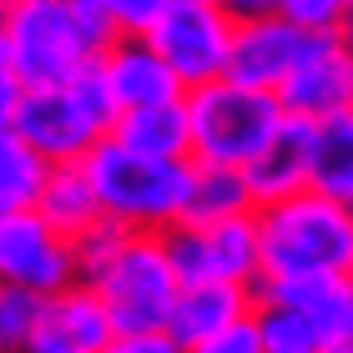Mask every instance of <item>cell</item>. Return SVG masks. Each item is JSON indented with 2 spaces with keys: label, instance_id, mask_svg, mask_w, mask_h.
I'll return each mask as SVG.
<instances>
[{
  "label": "cell",
  "instance_id": "7a4b0ae2",
  "mask_svg": "<svg viewBox=\"0 0 353 353\" xmlns=\"http://www.w3.org/2000/svg\"><path fill=\"white\" fill-rule=\"evenodd\" d=\"M81 283L101 298L111 313L117 339H137V333H167L176 298H182V272H176L167 237L152 232H126L117 222H101L81 243Z\"/></svg>",
  "mask_w": 353,
  "mask_h": 353
},
{
  "label": "cell",
  "instance_id": "484cf974",
  "mask_svg": "<svg viewBox=\"0 0 353 353\" xmlns=\"http://www.w3.org/2000/svg\"><path fill=\"white\" fill-rule=\"evenodd\" d=\"M106 353H187L172 333H137V339H117Z\"/></svg>",
  "mask_w": 353,
  "mask_h": 353
},
{
  "label": "cell",
  "instance_id": "cb8c5ba5",
  "mask_svg": "<svg viewBox=\"0 0 353 353\" xmlns=\"http://www.w3.org/2000/svg\"><path fill=\"white\" fill-rule=\"evenodd\" d=\"M192 353H268V348H263L258 318H243V323H232L228 333H217V339H207V343H197Z\"/></svg>",
  "mask_w": 353,
  "mask_h": 353
},
{
  "label": "cell",
  "instance_id": "ffe728a7",
  "mask_svg": "<svg viewBox=\"0 0 353 353\" xmlns=\"http://www.w3.org/2000/svg\"><path fill=\"white\" fill-rule=\"evenodd\" d=\"M313 192L353 202V111L313 126Z\"/></svg>",
  "mask_w": 353,
  "mask_h": 353
},
{
  "label": "cell",
  "instance_id": "3957f363",
  "mask_svg": "<svg viewBox=\"0 0 353 353\" xmlns=\"http://www.w3.org/2000/svg\"><path fill=\"white\" fill-rule=\"evenodd\" d=\"M263 283H353V207L323 192H298L258 212ZM258 283V288H263Z\"/></svg>",
  "mask_w": 353,
  "mask_h": 353
},
{
  "label": "cell",
  "instance_id": "d6986e66",
  "mask_svg": "<svg viewBox=\"0 0 353 353\" xmlns=\"http://www.w3.org/2000/svg\"><path fill=\"white\" fill-rule=\"evenodd\" d=\"M51 162L26 147L21 137L0 132V217H15V212H36L41 207V192L51 182Z\"/></svg>",
  "mask_w": 353,
  "mask_h": 353
},
{
  "label": "cell",
  "instance_id": "603a6c76",
  "mask_svg": "<svg viewBox=\"0 0 353 353\" xmlns=\"http://www.w3.org/2000/svg\"><path fill=\"white\" fill-rule=\"evenodd\" d=\"M278 15L308 36H339L348 26V0H278Z\"/></svg>",
  "mask_w": 353,
  "mask_h": 353
},
{
  "label": "cell",
  "instance_id": "52a82bcc",
  "mask_svg": "<svg viewBox=\"0 0 353 353\" xmlns=\"http://www.w3.org/2000/svg\"><path fill=\"white\" fill-rule=\"evenodd\" d=\"M147 41L176 71V81L187 91L228 81L232 46H237V6H222V0H162Z\"/></svg>",
  "mask_w": 353,
  "mask_h": 353
},
{
  "label": "cell",
  "instance_id": "2e32d148",
  "mask_svg": "<svg viewBox=\"0 0 353 353\" xmlns=\"http://www.w3.org/2000/svg\"><path fill=\"white\" fill-rule=\"evenodd\" d=\"M111 141H121V147H132L141 157H157V162H192V117H187V101L126 111V117H117Z\"/></svg>",
  "mask_w": 353,
  "mask_h": 353
},
{
  "label": "cell",
  "instance_id": "5b68a950",
  "mask_svg": "<svg viewBox=\"0 0 353 353\" xmlns=\"http://www.w3.org/2000/svg\"><path fill=\"white\" fill-rule=\"evenodd\" d=\"M81 167L101 197L106 222H117V228L167 237L187 222V192L192 172H197L192 162H157V157H141L106 137Z\"/></svg>",
  "mask_w": 353,
  "mask_h": 353
},
{
  "label": "cell",
  "instance_id": "83f0119b",
  "mask_svg": "<svg viewBox=\"0 0 353 353\" xmlns=\"http://www.w3.org/2000/svg\"><path fill=\"white\" fill-rule=\"evenodd\" d=\"M348 343H353V303H348Z\"/></svg>",
  "mask_w": 353,
  "mask_h": 353
},
{
  "label": "cell",
  "instance_id": "5bb4252c",
  "mask_svg": "<svg viewBox=\"0 0 353 353\" xmlns=\"http://www.w3.org/2000/svg\"><path fill=\"white\" fill-rule=\"evenodd\" d=\"M243 176L252 187L258 212H263V207L288 202V197H298V192H313V126L288 117V126L272 137V147Z\"/></svg>",
  "mask_w": 353,
  "mask_h": 353
},
{
  "label": "cell",
  "instance_id": "7c38bea8",
  "mask_svg": "<svg viewBox=\"0 0 353 353\" xmlns=\"http://www.w3.org/2000/svg\"><path fill=\"white\" fill-rule=\"evenodd\" d=\"M96 76H101L117 117H126V111H147V106H172V101H187V96H192L182 81H176V71L152 51L147 36H121L101 56Z\"/></svg>",
  "mask_w": 353,
  "mask_h": 353
},
{
  "label": "cell",
  "instance_id": "9c48e42d",
  "mask_svg": "<svg viewBox=\"0 0 353 353\" xmlns=\"http://www.w3.org/2000/svg\"><path fill=\"white\" fill-rule=\"evenodd\" d=\"M167 252L176 272L187 283H237L258 293L263 283V228L258 212L237 217V222H217V228H176L167 232Z\"/></svg>",
  "mask_w": 353,
  "mask_h": 353
},
{
  "label": "cell",
  "instance_id": "d4e9b609",
  "mask_svg": "<svg viewBox=\"0 0 353 353\" xmlns=\"http://www.w3.org/2000/svg\"><path fill=\"white\" fill-rule=\"evenodd\" d=\"M157 10H162V0H111V15H117L121 36H147L157 26Z\"/></svg>",
  "mask_w": 353,
  "mask_h": 353
},
{
  "label": "cell",
  "instance_id": "44dd1931",
  "mask_svg": "<svg viewBox=\"0 0 353 353\" xmlns=\"http://www.w3.org/2000/svg\"><path fill=\"white\" fill-rule=\"evenodd\" d=\"M252 318H258V333H263L268 353H328L333 348L328 333L318 328L303 308H293V303H283V298H263L258 293Z\"/></svg>",
  "mask_w": 353,
  "mask_h": 353
},
{
  "label": "cell",
  "instance_id": "8992f818",
  "mask_svg": "<svg viewBox=\"0 0 353 353\" xmlns=\"http://www.w3.org/2000/svg\"><path fill=\"white\" fill-rule=\"evenodd\" d=\"M192 117V162L248 172L288 126V111L272 91H252L243 81H212L187 96Z\"/></svg>",
  "mask_w": 353,
  "mask_h": 353
},
{
  "label": "cell",
  "instance_id": "ba28073f",
  "mask_svg": "<svg viewBox=\"0 0 353 353\" xmlns=\"http://www.w3.org/2000/svg\"><path fill=\"white\" fill-rule=\"evenodd\" d=\"M81 283L76 237L56 232L41 212L0 217V288H21L36 298H61Z\"/></svg>",
  "mask_w": 353,
  "mask_h": 353
},
{
  "label": "cell",
  "instance_id": "ac0fdd59",
  "mask_svg": "<svg viewBox=\"0 0 353 353\" xmlns=\"http://www.w3.org/2000/svg\"><path fill=\"white\" fill-rule=\"evenodd\" d=\"M252 212H258V202H252V187H248L243 172H228V167H197L192 172L187 228H217V222H237V217H252Z\"/></svg>",
  "mask_w": 353,
  "mask_h": 353
},
{
  "label": "cell",
  "instance_id": "8fae6325",
  "mask_svg": "<svg viewBox=\"0 0 353 353\" xmlns=\"http://www.w3.org/2000/svg\"><path fill=\"white\" fill-rule=\"evenodd\" d=\"M278 101H283V111L293 121H308V126L348 117L353 111V41L343 30L313 41V51L303 56V66L293 76H288Z\"/></svg>",
  "mask_w": 353,
  "mask_h": 353
},
{
  "label": "cell",
  "instance_id": "6da1fadb",
  "mask_svg": "<svg viewBox=\"0 0 353 353\" xmlns=\"http://www.w3.org/2000/svg\"><path fill=\"white\" fill-rule=\"evenodd\" d=\"M121 41L111 0H10L0 10V86L51 91L101 66Z\"/></svg>",
  "mask_w": 353,
  "mask_h": 353
},
{
  "label": "cell",
  "instance_id": "7402d4cb",
  "mask_svg": "<svg viewBox=\"0 0 353 353\" xmlns=\"http://www.w3.org/2000/svg\"><path fill=\"white\" fill-rule=\"evenodd\" d=\"M41 313H46V298L21 293V288H0V348L21 353L30 333L41 328Z\"/></svg>",
  "mask_w": 353,
  "mask_h": 353
},
{
  "label": "cell",
  "instance_id": "9a60e30c",
  "mask_svg": "<svg viewBox=\"0 0 353 353\" xmlns=\"http://www.w3.org/2000/svg\"><path fill=\"white\" fill-rule=\"evenodd\" d=\"M258 308V293L252 288H237V283H187L182 298H176V313H172V339L182 343L187 353L217 339V333H228L232 323H243L252 318Z\"/></svg>",
  "mask_w": 353,
  "mask_h": 353
},
{
  "label": "cell",
  "instance_id": "f1b7e54d",
  "mask_svg": "<svg viewBox=\"0 0 353 353\" xmlns=\"http://www.w3.org/2000/svg\"><path fill=\"white\" fill-rule=\"evenodd\" d=\"M348 207H353V202H348Z\"/></svg>",
  "mask_w": 353,
  "mask_h": 353
},
{
  "label": "cell",
  "instance_id": "277c9868",
  "mask_svg": "<svg viewBox=\"0 0 353 353\" xmlns=\"http://www.w3.org/2000/svg\"><path fill=\"white\" fill-rule=\"evenodd\" d=\"M0 132L36 147L51 167H81L117 132V106H111L96 71H86L71 86H51V91L0 86Z\"/></svg>",
  "mask_w": 353,
  "mask_h": 353
},
{
  "label": "cell",
  "instance_id": "30bf717a",
  "mask_svg": "<svg viewBox=\"0 0 353 353\" xmlns=\"http://www.w3.org/2000/svg\"><path fill=\"white\" fill-rule=\"evenodd\" d=\"M308 30H298L278 6H237V46H232V81H243L252 91L278 96L288 86V76L303 66V56L313 51Z\"/></svg>",
  "mask_w": 353,
  "mask_h": 353
},
{
  "label": "cell",
  "instance_id": "4316f807",
  "mask_svg": "<svg viewBox=\"0 0 353 353\" xmlns=\"http://www.w3.org/2000/svg\"><path fill=\"white\" fill-rule=\"evenodd\" d=\"M343 36L353 41V0H348V26H343Z\"/></svg>",
  "mask_w": 353,
  "mask_h": 353
},
{
  "label": "cell",
  "instance_id": "4fadbf2b",
  "mask_svg": "<svg viewBox=\"0 0 353 353\" xmlns=\"http://www.w3.org/2000/svg\"><path fill=\"white\" fill-rule=\"evenodd\" d=\"M111 343H117L111 313L86 283H76L61 298H46L41 328L30 333V343L21 353H106Z\"/></svg>",
  "mask_w": 353,
  "mask_h": 353
},
{
  "label": "cell",
  "instance_id": "e0dca14e",
  "mask_svg": "<svg viewBox=\"0 0 353 353\" xmlns=\"http://www.w3.org/2000/svg\"><path fill=\"white\" fill-rule=\"evenodd\" d=\"M36 212L51 222L56 232L76 237V243H81L86 232H96V228L106 222L101 197H96V187H91L86 167H56V172H51V182H46V192H41V207H36Z\"/></svg>",
  "mask_w": 353,
  "mask_h": 353
}]
</instances>
